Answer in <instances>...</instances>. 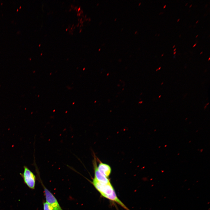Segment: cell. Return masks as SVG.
Masks as SVG:
<instances>
[{"label": "cell", "instance_id": "obj_5", "mask_svg": "<svg viewBox=\"0 0 210 210\" xmlns=\"http://www.w3.org/2000/svg\"><path fill=\"white\" fill-rule=\"evenodd\" d=\"M43 210H54L52 207L46 202H43Z\"/></svg>", "mask_w": 210, "mask_h": 210}, {"label": "cell", "instance_id": "obj_3", "mask_svg": "<svg viewBox=\"0 0 210 210\" xmlns=\"http://www.w3.org/2000/svg\"><path fill=\"white\" fill-rule=\"evenodd\" d=\"M41 183L44 189L46 202L52 207L54 210H63L53 194L45 187L42 182Z\"/></svg>", "mask_w": 210, "mask_h": 210}, {"label": "cell", "instance_id": "obj_12", "mask_svg": "<svg viewBox=\"0 0 210 210\" xmlns=\"http://www.w3.org/2000/svg\"><path fill=\"white\" fill-rule=\"evenodd\" d=\"M179 20H180V19L179 18L177 20V22Z\"/></svg>", "mask_w": 210, "mask_h": 210}, {"label": "cell", "instance_id": "obj_15", "mask_svg": "<svg viewBox=\"0 0 210 210\" xmlns=\"http://www.w3.org/2000/svg\"><path fill=\"white\" fill-rule=\"evenodd\" d=\"M175 46V45H174V46H173V48H174Z\"/></svg>", "mask_w": 210, "mask_h": 210}, {"label": "cell", "instance_id": "obj_19", "mask_svg": "<svg viewBox=\"0 0 210 210\" xmlns=\"http://www.w3.org/2000/svg\"><path fill=\"white\" fill-rule=\"evenodd\" d=\"M210 58L209 57L208 59V60H210Z\"/></svg>", "mask_w": 210, "mask_h": 210}, {"label": "cell", "instance_id": "obj_7", "mask_svg": "<svg viewBox=\"0 0 210 210\" xmlns=\"http://www.w3.org/2000/svg\"><path fill=\"white\" fill-rule=\"evenodd\" d=\"M176 51H174V54H175V53H176Z\"/></svg>", "mask_w": 210, "mask_h": 210}, {"label": "cell", "instance_id": "obj_6", "mask_svg": "<svg viewBox=\"0 0 210 210\" xmlns=\"http://www.w3.org/2000/svg\"><path fill=\"white\" fill-rule=\"evenodd\" d=\"M196 45V43H195V44L193 46V47H195Z\"/></svg>", "mask_w": 210, "mask_h": 210}, {"label": "cell", "instance_id": "obj_1", "mask_svg": "<svg viewBox=\"0 0 210 210\" xmlns=\"http://www.w3.org/2000/svg\"><path fill=\"white\" fill-rule=\"evenodd\" d=\"M92 183L102 196L116 202L126 210H130L118 197L111 183H101L94 177L93 178Z\"/></svg>", "mask_w": 210, "mask_h": 210}, {"label": "cell", "instance_id": "obj_10", "mask_svg": "<svg viewBox=\"0 0 210 210\" xmlns=\"http://www.w3.org/2000/svg\"><path fill=\"white\" fill-rule=\"evenodd\" d=\"M198 21H199L198 20H197V21H196V23H197V22H198Z\"/></svg>", "mask_w": 210, "mask_h": 210}, {"label": "cell", "instance_id": "obj_21", "mask_svg": "<svg viewBox=\"0 0 210 210\" xmlns=\"http://www.w3.org/2000/svg\"><path fill=\"white\" fill-rule=\"evenodd\" d=\"M159 35H160V34H158V36H159Z\"/></svg>", "mask_w": 210, "mask_h": 210}, {"label": "cell", "instance_id": "obj_11", "mask_svg": "<svg viewBox=\"0 0 210 210\" xmlns=\"http://www.w3.org/2000/svg\"><path fill=\"white\" fill-rule=\"evenodd\" d=\"M192 4H191V5L189 7H190L192 6Z\"/></svg>", "mask_w": 210, "mask_h": 210}, {"label": "cell", "instance_id": "obj_13", "mask_svg": "<svg viewBox=\"0 0 210 210\" xmlns=\"http://www.w3.org/2000/svg\"><path fill=\"white\" fill-rule=\"evenodd\" d=\"M188 4V3H186L185 5V6H186L187 5V4Z\"/></svg>", "mask_w": 210, "mask_h": 210}, {"label": "cell", "instance_id": "obj_18", "mask_svg": "<svg viewBox=\"0 0 210 210\" xmlns=\"http://www.w3.org/2000/svg\"><path fill=\"white\" fill-rule=\"evenodd\" d=\"M163 55H164V54H163L161 56H162Z\"/></svg>", "mask_w": 210, "mask_h": 210}, {"label": "cell", "instance_id": "obj_17", "mask_svg": "<svg viewBox=\"0 0 210 210\" xmlns=\"http://www.w3.org/2000/svg\"><path fill=\"white\" fill-rule=\"evenodd\" d=\"M203 52H200V54H201Z\"/></svg>", "mask_w": 210, "mask_h": 210}, {"label": "cell", "instance_id": "obj_16", "mask_svg": "<svg viewBox=\"0 0 210 210\" xmlns=\"http://www.w3.org/2000/svg\"><path fill=\"white\" fill-rule=\"evenodd\" d=\"M198 36V35H197L196 36V37H195L196 38Z\"/></svg>", "mask_w": 210, "mask_h": 210}, {"label": "cell", "instance_id": "obj_2", "mask_svg": "<svg viewBox=\"0 0 210 210\" xmlns=\"http://www.w3.org/2000/svg\"><path fill=\"white\" fill-rule=\"evenodd\" d=\"M23 173L20 174L24 182L30 189H35L36 177L34 174L26 166L24 167Z\"/></svg>", "mask_w": 210, "mask_h": 210}, {"label": "cell", "instance_id": "obj_4", "mask_svg": "<svg viewBox=\"0 0 210 210\" xmlns=\"http://www.w3.org/2000/svg\"><path fill=\"white\" fill-rule=\"evenodd\" d=\"M97 167L98 170L101 173L106 177L108 178L109 177L111 172V168L108 164L99 161Z\"/></svg>", "mask_w": 210, "mask_h": 210}, {"label": "cell", "instance_id": "obj_8", "mask_svg": "<svg viewBox=\"0 0 210 210\" xmlns=\"http://www.w3.org/2000/svg\"><path fill=\"white\" fill-rule=\"evenodd\" d=\"M166 6V5H165L163 7V8H165V7Z\"/></svg>", "mask_w": 210, "mask_h": 210}, {"label": "cell", "instance_id": "obj_14", "mask_svg": "<svg viewBox=\"0 0 210 210\" xmlns=\"http://www.w3.org/2000/svg\"><path fill=\"white\" fill-rule=\"evenodd\" d=\"M160 68H161V67H159V68H158V70L160 69Z\"/></svg>", "mask_w": 210, "mask_h": 210}, {"label": "cell", "instance_id": "obj_20", "mask_svg": "<svg viewBox=\"0 0 210 210\" xmlns=\"http://www.w3.org/2000/svg\"><path fill=\"white\" fill-rule=\"evenodd\" d=\"M181 35L180 34V35L179 36H180Z\"/></svg>", "mask_w": 210, "mask_h": 210}, {"label": "cell", "instance_id": "obj_9", "mask_svg": "<svg viewBox=\"0 0 210 210\" xmlns=\"http://www.w3.org/2000/svg\"><path fill=\"white\" fill-rule=\"evenodd\" d=\"M176 48H175V49H174V51H175V50H176Z\"/></svg>", "mask_w": 210, "mask_h": 210}]
</instances>
